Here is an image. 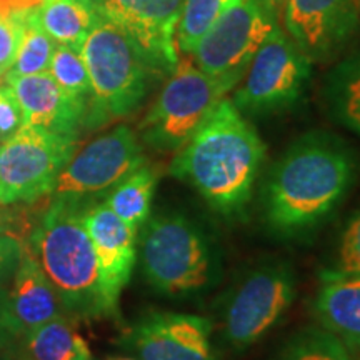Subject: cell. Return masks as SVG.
I'll return each instance as SVG.
<instances>
[{"label": "cell", "mask_w": 360, "mask_h": 360, "mask_svg": "<svg viewBox=\"0 0 360 360\" xmlns=\"http://www.w3.org/2000/svg\"><path fill=\"white\" fill-rule=\"evenodd\" d=\"M360 180V154L340 135L309 130L272 162L260 186L270 236L309 240L330 222Z\"/></svg>", "instance_id": "1"}, {"label": "cell", "mask_w": 360, "mask_h": 360, "mask_svg": "<svg viewBox=\"0 0 360 360\" xmlns=\"http://www.w3.org/2000/svg\"><path fill=\"white\" fill-rule=\"evenodd\" d=\"M267 146L231 98H222L186 146L169 174L192 187L215 215L240 222L249 215Z\"/></svg>", "instance_id": "2"}, {"label": "cell", "mask_w": 360, "mask_h": 360, "mask_svg": "<svg viewBox=\"0 0 360 360\" xmlns=\"http://www.w3.org/2000/svg\"><path fill=\"white\" fill-rule=\"evenodd\" d=\"M137 259L152 290L170 299L212 292L224 278V250L214 229L180 207L150 214L137 231Z\"/></svg>", "instance_id": "3"}, {"label": "cell", "mask_w": 360, "mask_h": 360, "mask_svg": "<svg viewBox=\"0 0 360 360\" xmlns=\"http://www.w3.org/2000/svg\"><path fill=\"white\" fill-rule=\"evenodd\" d=\"M90 202L94 200L52 195L27 244L52 283L65 317L74 321L114 317L84 224V210Z\"/></svg>", "instance_id": "4"}, {"label": "cell", "mask_w": 360, "mask_h": 360, "mask_svg": "<svg viewBox=\"0 0 360 360\" xmlns=\"http://www.w3.org/2000/svg\"><path fill=\"white\" fill-rule=\"evenodd\" d=\"M90 77L84 129L98 130L142 107L154 79L162 77L124 30L102 19L82 45Z\"/></svg>", "instance_id": "5"}, {"label": "cell", "mask_w": 360, "mask_h": 360, "mask_svg": "<svg viewBox=\"0 0 360 360\" xmlns=\"http://www.w3.org/2000/svg\"><path fill=\"white\" fill-rule=\"evenodd\" d=\"M297 297V274L287 259L270 255L252 264L220 295L222 339L245 352L276 328Z\"/></svg>", "instance_id": "6"}, {"label": "cell", "mask_w": 360, "mask_h": 360, "mask_svg": "<svg viewBox=\"0 0 360 360\" xmlns=\"http://www.w3.org/2000/svg\"><path fill=\"white\" fill-rule=\"evenodd\" d=\"M225 89L188 58L169 75L164 89L139 124L142 146L159 154H175L191 141L217 103Z\"/></svg>", "instance_id": "7"}, {"label": "cell", "mask_w": 360, "mask_h": 360, "mask_svg": "<svg viewBox=\"0 0 360 360\" xmlns=\"http://www.w3.org/2000/svg\"><path fill=\"white\" fill-rule=\"evenodd\" d=\"M277 25L270 0H229L191 53L193 64L231 92Z\"/></svg>", "instance_id": "8"}, {"label": "cell", "mask_w": 360, "mask_h": 360, "mask_svg": "<svg viewBox=\"0 0 360 360\" xmlns=\"http://www.w3.org/2000/svg\"><path fill=\"white\" fill-rule=\"evenodd\" d=\"M312 77V60L285 30L269 35L233 94V105L244 115H270L295 107Z\"/></svg>", "instance_id": "9"}, {"label": "cell", "mask_w": 360, "mask_h": 360, "mask_svg": "<svg viewBox=\"0 0 360 360\" xmlns=\"http://www.w3.org/2000/svg\"><path fill=\"white\" fill-rule=\"evenodd\" d=\"M77 139L24 124L0 146V205L34 204L52 195L58 174L77 152Z\"/></svg>", "instance_id": "10"}, {"label": "cell", "mask_w": 360, "mask_h": 360, "mask_svg": "<svg viewBox=\"0 0 360 360\" xmlns=\"http://www.w3.org/2000/svg\"><path fill=\"white\" fill-rule=\"evenodd\" d=\"M147 162L139 135L117 125L75 152L58 174L52 195L97 200Z\"/></svg>", "instance_id": "11"}, {"label": "cell", "mask_w": 360, "mask_h": 360, "mask_svg": "<svg viewBox=\"0 0 360 360\" xmlns=\"http://www.w3.org/2000/svg\"><path fill=\"white\" fill-rule=\"evenodd\" d=\"M212 332L204 315L150 310L124 332L120 344L137 360H224Z\"/></svg>", "instance_id": "12"}, {"label": "cell", "mask_w": 360, "mask_h": 360, "mask_svg": "<svg viewBox=\"0 0 360 360\" xmlns=\"http://www.w3.org/2000/svg\"><path fill=\"white\" fill-rule=\"evenodd\" d=\"M101 15L124 30L152 67L170 75L179 64L177 24L182 0H97Z\"/></svg>", "instance_id": "13"}, {"label": "cell", "mask_w": 360, "mask_h": 360, "mask_svg": "<svg viewBox=\"0 0 360 360\" xmlns=\"http://www.w3.org/2000/svg\"><path fill=\"white\" fill-rule=\"evenodd\" d=\"M285 32L312 62L347 47L360 27V0H285Z\"/></svg>", "instance_id": "14"}, {"label": "cell", "mask_w": 360, "mask_h": 360, "mask_svg": "<svg viewBox=\"0 0 360 360\" xmlns=\"http://www.w3.org/2000/svg\"><path fill=\"white\" fill-rule=\"evenodd\" d=\"M84 224L96 250L107 304L117 315L119 299L137 262V231L117 217L103 200L85 207Z\"/></svg>", "instance_id": "15"}, {"label": "cell", "mask_w": 360, "mask_h": 360, "mask_svg": "<svg viewBox=\"0 0 360 360\" xmlns=\"http://www.w3.org/2000/svg\"><path fill=\"white\" fill-rule=\"evenodd\" d=\"M20 103L24 124L77 139L84 130L89 101L65 92L49 72L8 80Z\"/></svg>", "instance_id": "16"}, {"label": "cell", "mask_w": 360, "mask_h": 360, "mask_svg": "<svg viewBox=\"0 0 360 360\" xmlns=\"http://www.w3.org/2000/svg\"><path fill=\"white\" fill-rule=\"evenodd\" d=\"M6 297L20 337L52 319L65 317L52 283L29 245L24 247L20 262L7 282Z\"/></svg>", "instance_id": "17"}, {"label": "cell", "mask_w": 360, "mask_h": 360, "mask_svg": "<svg viewBox=\"0 0 360 360\" xmlns=\"http://www.w3.org/2000/svg\"><path fill=\"white\" fill-rule=\"evenodd\" d=\"M312 314L319 327L335 335L350 352H360V276L319 274Z\"/></svg>", "instance_id": "18"}, {"label": "cell", "mask_w": 360, "mask_h": 360, "mask_svg": "<svg viewBox=\"0 0 360 360\" xmlns=\"http://www.w3.org/2000/svg\"><path fill=\"white\" fill-rule=\"evenodd\" d=\"M321 96L332 122L360 137V49L332 67Z\"/></svg>", "instance_id": "19"}, {"label": "cell", "mask_w": 360, "mask_h": 360, "mask_svg": "<svg viewBox=\"0 0 360 360\" xmlns=\"http://www.w3.org/2000/svg\"><path fill=\"white\" fill-rule=\"evenodd\" d=\"M102 19L97 0H49L39 12V24L49 37L79 52Z\"/></svg>", "instance_id": "20"}, {"label": "cell", "mask_w": 360, "mask_h": 360, "mask_svg": "<svg viewBox=\"0 0 360 360\" xmlns=\"http://www.w3.org/2000/svg\"><path fill=\"white\" fill-rule=\"evenodd\" d=\"M22 360H92L90 349L69 317H57L22 335Z\"/></svg>", "instance_id": "21"}, {"label": "cell", "mask_w": 360, "mask_h": 360, "mask_svg": "<svg viewBox=\"0 0 360 360\" xmlns=\"http://www.w3.org/2000/svg\"><path fill=\"white\" fill-rule=\"evenodd\" d=\"M160 172L148 162L112 187L102 200L110 207L112 212L125 224L139 231L152 214V202L159 186Z\"/></svg>", "instance_id": "22"}, {"label": "cell", "mask_w": 360, "mask_h": 360, "mask_svg": "<svg viewBox=\"0 0 360 360\" xmlns=\"http://www.w3.org/2000/svg\"><path fill=\"white\" fill-rule=\"evenodd\" d=\"M274 360H352V354L335 335L317 326L295 332Z\"/></svg>", "instance_id": "23"}, {"label": "cell", "mask_w": 360, "mask_h": 360, "mask_svg": "<svg viewBox=\"0 0 360 360\" xmlns=\"http://www.w3.org/2000/svg\"><path fill=\"white\" fill-rule=\"evenodd\" d=\"M56 45L57 44L40 27L39 15L30 19L24 27V35H22L15 60L4 77L6 82L17 77H25V75L49 72Z\"/></svg>", "instance_id": "24"}, {"label": "cell", "mask_w": 360, "mask_h": 360, "mask_svg": "<svg viewBox=\"0 0 360 360\" xmlns=\"http://www.w3.org/2000/svg\"><path fill=\"white\" fill-rule=\"evenodd\" d=\"M229 0H182L177 24V49L182 53L193 52L200 39L209 32Z\"/></svg>", "instance_id": "25"}, {"label": "cell", "mask_w": 360, "mask_h": 360, "mask_svg": "<svg viewBox=\"0 0 360 360\" xmlns=\"http://www.w3.org/2000/svg\"><path fill=\"white\" fill-rule=\"evenodd\" d=\"M321 274L360 276V205L355 207L337 229Z\"/></svg>", "instance_id": "26"}, {"label": "cell", "mask_w": 360, "mask_h": 360, "mask_svg": "<svg viewBox=\"0 0 360 360\" xmlns=\"http://www.w3.org/2000/svg\"><path fill=\"white\" fill-rule=\"evenodd\" d=\"M49 74L65 92L75 97L85 98V101L90 98L92 87H90L89 70L87 65H85L82 52L67 47V45L57 44L51 67H49Z\"/></svg>", "instance_id": "27"}, {"label": "cell", "mask_w": 360, "mask_h": 360, "mask_svg": "<svg viewBox=\"0 0 360 360\" xmlns=\"http://www.w3.org/2000/svg\"><path fill=\"white\" fill-rule=\"evenodd\" d=\"M24 125L20 103L8 84L0 85V143L7 142Z\"/></svg>", "instance_id": "28"}, {"label": "cell", "mask_w": 360, "mask_h": 360, "mask_svg": "<svg viewBox=\"0 0 360 360\" xmlns=\"http://www.w3.org/2000/svg\"><path fill=\"white\" fill-rule=\"evenodd\" d=\"M24 27L19 22L0 19V77H6L24 35Z\"/></svg>", "instance_id": "29"}, {"label": "cell", "mask_w": 360, "mask_h": 360, "mask_svg": "<svg viewBox=\"0 0 360 360\" xmlns=\"http://www.w3.org/2000/svg\"><path fill=\"white\" fill-rule=\"evenodd\" d=\"M24 247L25 244H22L19 236L0 231V287H6L11 281L20 262Z\"/></svg>", "instance_id": "30"}, {"label": "cell", "mask_w": 360, "mask_h": 360, "mask_svg": "<svg viewBox=\"0 0 360 360\" xmlns=\"http://www.w3.org/2000/svg\"><path fill=\"white\" fill-rule=\"evenodd\" d=\"M45 4L47 0H0V19L25 25L30 19L39 15Z\"/></svg>", "instance_id": "31"}, {"label": "cell", "mask_w": 360, "mask_h": 360, "mask_svg": "<svg viewBox=\"0 0 360 360\" xmlns=\"http://www.w3.org/2000/svg\"><path fill=\"white\" fill-rule=\"evenodd\" d=\"M19 337L20 332L13 322L11 310H8L6 287H0V349L8 347Z\"/></svg>", "instance_id": "32"}, {"label": "cell", "mask_w": 360, "mask_h": 360, "mask_svg": "<svg viewBox=\"0 0 360 360\" xmlns=\"http://www.w3.org/2000/svg\"><path fill=\"white\" fill-rule=\"evenodd\" d=\"M13 222L12 220V215L11 214H6V212H2V210H0V231H6V232H11V233H13V231H12V227H11V224ZM17 236V233H15Z\"/></svg>", "instance_id": "33"}, {"label": "cell", "mask_w": 360, "mask_h": 360, "mask_svg": "<svg viewBox=\"0 0 360 360\" xmlns=\"http://www.w3.org/2000/svg\"><path fill=\"white\" fill-rule=\"evenodd\" d=\"M270 2H272V4H274V6H277V4H281V2H282V0H270Z\"/></svg>", "instance_id": "34"}, {"label": "cell", "mask_w": 360, "mask_h": 360, "mask_svg": "<svg viewBox=\"0 0 360 360\" xmlns=\"http://www.w3.org/2000/svg\"><path fill=\"white\" fill-rule=\"evenodd\" d=\"M114 360H137V359H114Z\"/></svg>", "instance_id": "35"}, {"label": "cell", "mask_w": 360, "mask_h": 360, "mask_svg": "<svg viewBox=\"0 0 360 360\" xmlns=\"http://www.w3.org/2000/svg\"><path fill=\"white\" fill-rule=\"evenodd\" d=\"M0 146H2V143H0Z\"/></svg>", "instance_id": "36"}, {"label": "cell", "mask_w": 360, "mask_h": 360, "mask_svg": "<svg viewBox=\"0 0 360 360\" xmlns=\"http://www.w3.org/2000/svg\"><path fill=\"white\" fill-rule=\"evenodd\" d=\"M47 2H49V0H47Z\"/></svg>", "instance_id": "37"}]
</instances>
